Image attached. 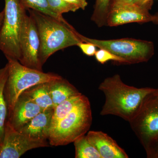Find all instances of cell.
Masks as SVG:
<instances>
[{
    "instance_id": "obj_28",
    "label": "cell",
    "mask_w": 158,
    "mask_h": 158,
    "mask_svg": "<svg viewBox=\"0 0 158 158\" xmlns=\"http://www.w3.org/2000/svg\"><path fill=\"white\" fill-rule=\"evenodd\" d=\"M4 17V10L0 12V30L2 27V25L3 19Z\"/></svg>"
},
{
    "instance_id": "obj_7",
    "label": "cell",
    "mask_w": 158,
    "mask_h": 158,
    "mask_svg": "<svg viewBox=\"0 0 158 158\" xmlns=\"http://www.w3.org/2000/svg\"><path fill=\"white\" fill-rule=\"evenodd\" d=\"M129 123L147 154L158 141V95H148Z\"/></svg>"
},
{
    "instance_id": "obj_25",
    "label": "cell",
    "mask_w": 158,
    "mask_h": 158,
    "mask_svg": "<svg viewBox=\"0 0 158 158\" xmlns=\"http://www.w3.org/2000/svg\"><path fill=\"white\" fill-rule=\"evenodd\" d=\"M133 2L134 0H111L110 10L118 6L133 4Z\"/></svg>"
},
{
    "instance_id": "obj_6",
    "label": "cell",
    "mask_w": 158,
    "mask_h": 158,
    "mask_svg": "<svg viewBox=\"0 0 158 158\" xmlns=\"http://www.w3.org/2000/svg\"><path fill=\"white\" fill-rule=\"evenodd\" d=\"M82 42L91 43L99 48L104 49L125 60L127 64L148 62L154 54L151 41L134 38L102 40L85 37L77 32Z\"/></svg>"
},
{
    "instance_id": "obj_5",
    "label": "cell",
    "mask_w": 158,
    "mask_h": 158,
    "mask_svg": "<svg viewBox=\"0 0 158 158\" xmlns=\"http://www.w3.org/2000/svg\"><path fill=\"white\" fill-rule=\"evenodd\" d=\"M4 17L0 30V50L6 56L19 61L20 38L27 9L21 0H5Z\"/></svg>"
},
{
    "instance_id": "obj_13",
    "label": "cell",
    "mask_w": 158,
    "mask_h": 158,
    "mask_svg": "<svg viewBox=\"0 0 158 158\" xmlns=\"http://www.w3.org/2000/svg\"><path fill=\"white\" fill-rule=\"evenodd\" d=\"M53 111L54 109L43 110L18 131L32 139L47 141L49 136Z\"/></svg>"
},
{
    "instance_id": "obj_20",
    "label": "cell",
    "mask_w": 158,
    "mask_h": 158,
    "mask_svg": "<svg viewBox=\"0 0 158 158\" xmlns=\"http://www.w3.org/2000/svg\"><path fill=\"white\" fill-rule=\"evenodd\" d=\"M21 1L27 10L32 9L55 18L60 21L66 22L63 16L55 13L51 9L47 0H21Z\"/></svg>"
},
{
    "instance_id": "obj_21",
    "label": "cell",
    "mask_w": 158,
    "mask_h": 158,
    "mask_svg": "<svg viewBox=\"0 0 158 158\" xmlns=\"http://www.w3.org/2000/svg\"><path fill=\"white\" fill-rule=\"evenodd\" d=\"M51 9L56 14L62 16L63 13L78 10L76 6L66 2L64 0H47Z\"/></svg>"
},
{
    "instance_id": "obj_27",
    "label": "cell",
    "mask_w": 158,
    "mask_h": 158,
    "mask_svg": "<svg viewBox=\"0 0 158 158\" xmlns=\"http://www.w3.org/2000/svg\"><path fill=\"white\" fill-rule=\"evenodd\" d=\"M145 0H134L133 3L138 6H147L152 7V5H148L145 3Z\"/></svg>"
},
{
    "instance_id": "obj_16",
    "label": "cell",
    "mask_w": 158,
    "mask_h": 158,
    "mask_svg": "<svg viewBox=\"0 0 158 158\" xmlns=\"http://www.w3.org/2000/svg\"><path fill=\"white\" fill-rule=\"evenodd\" d=\"M86 97L80 94L67 99L54 108L50 130L80 104Z\"/></svg>"
},
{
    "instance_id": "obj_10",
    "label": "cell",
    "mask_w": 158,
    "mask_h": 158,
    "mask_svg": "<svg viewBox=\"0 0 158 158\" xmlns=\"http://www.w3.org/2000/svg\"><path fill=\"white\" fill-rule=\"evenodd\" d=\"M151 7L131 4L110 9L107 18L106 25L117 27L131 23L152 22L153 15L149 13Z\"/></svg>"
},
{
    "instance_id": "obj_23",
    "label": "cell",
    "mask_w": 158,
    "mask_h": 158,
    "mask_svg": "<svg viewBox=\"0 0 158 158\" xmlns=\"http://www.w3.org/2000/svg\"><path fill=\"white\" fill-rule=\"evenodd\" d=\"M83 53L88 56H94L96 52V46L91 43L81 42L77 45Z\"/></svg>"
},
{
    "instance_id": "obj_9",
    "label": "cell",
    "mask_w": 158,
    "mask_h": 158,
    "mask_svg": "<svg viewBox=\"0 0 158 158\" xmlns=\"http://www.w3.org/2000/svg\"><path fill=\"white\" fill-rule=\"evenodd\" d=\"M48 146L47 141L35 140L20 132L8 120L0 144V158H19L30 150Z\"/></svg>"
},
{
    "instance_id": "obj_31",
    "label": "cell",
    "mask_w": 158,
    "mask_h": 158,
    "mask_svg": "<svg viewBox=\"0 0 158 158\" xmlns=\"http://www.w3.org/2000/svg\"><path fill=\"white\" fill-rule=\"evenodd\" d=\"M154 93L158 95V89H156V91H155Z\"/></svg>"
},
{
    "instance_id": "obj_18",
    "label": "cell",
    "mask_w": 158,
    "mask_h": 158,
    "mask_svg": "<svg viewBox=\"0 0 158 158\" xmlns=\"http://www.w3.org/2000/svg\"><path fill=\"white\" fill-rule=\"evenodd\" d=\"M75 148L76 158H102L95 147L83 135L73 142Z\"/></svg>"
},
{
    "instance_id": "obj_29",
    "label": "cell",
    "mask_w": 158,
    "mask_h": 158,
    "mask_svg": "<svg viewBox=\"0 0 158 158\" xmlns=\"http://www.w3.org/2000/svg\"><path fill=\"white\" fill-rule=\"evenodd\" d=\"M152 22L158 25V12L154 15H153Z\"/></svg>"
},
{
    "instance_id": "obj_14",
    "label": "cell",
    "mask_w": 158,
    "mask_h": 158,
    "mask_svg": "<svg viewBox=\"0 0 158 158\" xmlns=\"http://www.w3.org/2000/svg\"><path fill=\"white\" fill-rule=\"evenodd\" d=\"M48 87L54 108L67 99L81 94L73 85L62 77L48 82Z\"/></svg>"
},
{
    "instance_id": "obj_30",
    "label": "cell",
    "mask_w": 158,
    "mask_h": 158,
    "mask_svg": "<svg viewBox=\"0 0 158 158\" xmlns=\"http://www.w3.org/2000/svg\"><path fill=\"white\" fill-rule=\"evenodd\" d=\"M152 0H145V3L148 5H152Z\"/></svg>"
},
{
    "instance_id": "obj_4",
    "label": "cell",
    "mask_w": 158,
    "mask_h": 158,
    "mask_svg": "<svg viewBox=\"0 0 158 158\" xmlns=\"http://www.w3.org/2000/svg\"><path fill=\"white\" fill-rule=\"evenodd\" d=\"M90 101L87 97L67 116L51 129L49 143L52 146L65 145L85 135L92 124Z\"/></svg>"
},
{
    "instance_id": "obj_24",
    "label": "cell",
    "mask_w": 158,
    "mask_h": 158,
    "mask_svg": "<svg viewBox=\"0 0 158 158\" xmlns=\"http://www.w3.org/2000/svg\"><path fill=\"white\" fill-rule=\"evenodd\" d=\"M66 2L76 6L78 9L85 10L88 6V3L86 0H64Z\"/></svg>"
},
{
    "instance_id": "obj_17",
    "label": "cell",
    "mask_w": 158,
    "mask_h": 158,
    "mask_svg": "<svg viewBox=\"0 0 158 158\" xmlns=\"http://www.w3.org/2000/svg\"><path fill=\"white\" fill-rule=\"evenodd\" d=\"M8 77V65L0 69V144H2L5 134L6 118L8 115V107L5 96V88Z\"/></svg>"
},
{
    "instance_id": "obj_2",
    "label": "cell",
    "mask_w": 158,
    "mask_h": 158,
    "mask_svg": "<svg viewBox=\"0 0 158 158\" xmlns=\"http://www.w3.org/2000/svg\"><path fill=\"white\" fill-rule=\"evenodd\" d=\"M37 25L40 39L39 59L43 65L52 55L82 42L76 30L67 21H60L39 11L28 9Z\"/></svg>"
},
{
    "instance_id": "obj_3",
    "label": "cell",
    "mask_w": 158,
    "mask_h": 158,
    "mask_svg": "<svg viewBox=\"0 0 158 158\" xmlns=\"http://www.w3.org/2000/svg\"><path fill=\"white\" fill-rule=\"evenodd\" d=\"M8 77L5 88V96L8 110L11 114L20 95L29 88L43 83H48L62 78L52 73L29 68L16 59L7 58Z\"/></svg>"
},
{
    "instance_id": "obj_1",
    "label": "cell",
    "mask_w": 158,
    "mask_h": 158,
    "mask_svg": "<svg viewBox=\"0 0 158 158\" xmlns=\"http://www.w3.org/2000/svg\"><path fill=\"white\" fill-rule=\"evenodd\" d=\"M98 89L105 97L100 115H114L128 122L135 116L145 98L156 90L126 85L118 74L105 79L100 84Z\"/></svg>"
},
{
    "instance_id": "obj_8",
    "label": "cell",
    "mask_w": 158,
    "mask_h": 158,
    "mask_svg": "<svg viewBox=\"0 0 158 158\" xmlns=\"http://www.w3.org/2000/svg\"><path fill=\"white\" fill-rule=\"evenodd\" d=\"M40 39L37 25L33 17L26 15L23 24L20 38L19 62L29 68L42 70L39 59Z\"/></svg>"
},
{
    "instance_id": "obj_22",
    "label": "cell",
    "mask_w": 158,
    "mask_h": 158,
    "mask_svg": "<svg viewBox=\"0 0 158 158\" xmlns=\"http://www.w3.org/2000/svg\"><path fill=\"white\" fill-rule=\"evenodd\" d=\"M94 56L97 61L102 64H104L110 61H114L119 64H127L124 59L117 56L104 49L99 48L96 51Z\"/></svg>"
},
{
    "instance_id": "obj_19",
    "label": "cell",
    "mask_w": 158,
    "mask_h": 158,
    "mask_svg": "<svg viewBox=\"0 0 158 158\" xmlns=\"http://www.w3.org/2000/svg\"><path fill=\"white\" fill-rule=\"evenodd\" d=\"M111 2V0H96L91 20L99 27L107 26V18Z\"/></svg>"
},
{
    "instance_id": "obj_11",
    "label": "cell",
    "mask_w": 158,
    "mask_h": 158,
    "mask_svg": "<svg viewBox=\"0 0 158 158\" xmlns=\"http://www.w3.org/2000/svg\"><path fill=\"white\" fill-rule=\"evenodd\" d=\"M43 110L28 96L23 93L15 103L8 121L19 131Z\"/></svg>"
},
{
    "instance_id": "obj_26",
    "label": "cell",
    "mask_w": 158,
    "mask_h": 158,
    "mask_svg": "<svg viewBox=\"0 0 158 158\" xmlns=\"http://www.w3.org/2000/svg\"><path fill=\"white\" fill-rule=\"evenodd\" d=\"M147 156L148 158H158V141L153 146Z\"/></svg>"
},
{
    "instance_id": "obj_12",
    "label": "cell",
    "mask_w": 158,
    "mask_h": 158,
    "mask_svg": "<svg viewBox=\"0 0 158 158\" xmlns=\"http://www.w3.org/2000/svg\"><path fill=\"white\" fill-rule=\"evenodd\" d=\"M88 141L98 151L102 158H128L126 152L107 134L91 131L86 135Z\"/></svg>"
},
{
    "instance_id": "obj_15",
    "label": "cell",
    "mask_w": 158,
    "mask_h": 158,
    "mask_svg": "<svg viewBox=\"0 0 158 158\" xmlns=\"http://www.w3.org/2000/svg\"><path fill=\"white\" fill-rule=\"evenodd\" d=\"M23 93L28 96L43 110L54 109V105L49 90L48 83L33 86Z\"/></svg>"
}]
</instances>
